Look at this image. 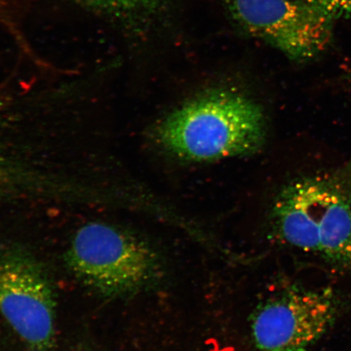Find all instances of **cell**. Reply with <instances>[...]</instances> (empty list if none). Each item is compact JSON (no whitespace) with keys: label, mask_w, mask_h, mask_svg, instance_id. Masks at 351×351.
<instances>
[{"label":"cell","mask_w":351,"mask_h":351,"mask_svg":"<svg viewBox=\"0 0 351 351\" xmlns=\"http://www.w3.org/2000/svg\"><path fill=\"white\" fill-rule=\"evenodd\" d=\"M86 1L114 10L131 12L155 7L160 0H86Z\"/></svg>","instance_id":"obj_8"},{"label":"cell","mask_w":351,"mask_h":351,"mask_svg":"<svg viewBox=\"0 0 351 351\" xmlns=\"http://www.w3.org/2000/svg\"><path fill=\"white\" fill-rule=\"evenodd\" d=\"M72 274L86 287L107 297L136 293L160 273L157 254L147 243L101 222L79 229L65 254Z\"/></svg>","instance_id":"obj_3"},{"label":"cell","mask_w":351,"mask_h":351,"mask_svg":"<svg viewBox=\"0 0 351 351\" xmlns=\"http://www.w3.org/2000/svg\"><path fill=\"white\" fill-rule=\"evenodd\" d=\"M265 121L256 104L234 92H215L183 105L158 126L165 150L182 159L210 161L260 148Z\"/></svg>","instance_id":"obj_2"},{"label":"cell","mask_w":351,"mask_h":351,"mask_svg":"<svg viewBox=\"0 0 351 351\" xmlns=\"http://www.w3.org/2000/svg\"><path fill=\"white\" fill-rule=\"evenodd\" d=\"M337 302L331 291L291 289L254 311L252 333L258 351H306L335 322Z\"/></svg>","instance_id":"obj_6"},{"label":"cell","mask_w":351,"mask_h":351,"mask_svg":"<svg viewBox=\"0 0 351 351\" xmlns=\"http://www.w3.org/2000/svg\"><path fill=\"white\" fill-rule=\"evenodd\" d=\"M56 293L46 267L29 250L0 243V317L32 351H50Z\"/></svg>","instance_id":"obj_4"},{"label":"cell","mask_w":351,"mask_h":351,"mask_svg":"<svg viewBox=\"0 0 351 351\" xmlns=\"http://www.w3.org/2000/svg\"><path fill=\"white\" fill-rule=\"evenodd\" d=\"M273 215L285 243L332 265L351 267V159L332 172L289 184Z\"/></svg>","instance_id":"obj_1"},{"label":"cell","mask_w":351,"mask_h":351,"mask_svg":"<svg viewBox=\"0 0 351 351\" xmlns=\"http://www.w3.org/2000/svg\"><path fill=\"white\" fill-rule=\"evenodd\" d=\"M232 19L252 36L293 60L315 58L330 45L332 19L302 0H228Z\"/></svg>","instance_id":"obj_5"},{"label":"cell","mask_w":351,"mask_h":351,"mask_svg":"<svg viewBox=\"0 0 351 351\" xmlns=\"http://www.w3.org/2000/svg\"><path fill=\"white\" fill-rule=\"evenodd\" d=\"M331 19H351V0H302Z\"/></svg>","instance_id":"obj_7"}]
</instances>
